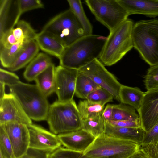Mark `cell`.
<instances>
[{"label": "cell", "mask_w": 158, "mask_h": 158, "mask_svg": "<svg viewBox=\"0 0 158 158\" xmlns=\"http://www.w3.org/2000/svg\"><path fill=\"white\" fill-rule=\"evenodd\" d=\"M10 93L17 98L27 115L35 121L46 120L50 105L36 85L19 81L9 86Z\"/></svg>", "instance_id": "cell-5"}, {"label": "cell", "mask_w": 158, "mask_h": 158, "mask_svg": "<svg viewBox=\"0 0 158 158\" xmlns=\"http://www.w3.org/2000/svg\"><path fill=\"white\" fill-rule=\"evenodd\" d=\"M158 137V123L155 126L149 131L146 132L142 144L140 146L146 145L152 140Z\"/></svg>", "instance_id": "cell-40"}, {"label": "cell", "mask_w": 158, "mask_h": 158, "mask_svg": "<svg viewBox=\"0 0 158 158\" xmlns=\"http://www.w3.org/2000/svg\"><path fill=\"white\" fill-rule=\"evenodd\" d=\"M12 0L0 1V35L7 29V22Z\"/></svg>", "instance_id": "cell-33"}, {"label": "cell", "mask_w": 158, "mask_h": 158, "mask_svg": "<svg viewBox=\"0 0 158 158\" xmlns=\"http://www.w3.org/2000/svg\"><path fill=\"white\" fill-rule=\"evenodd\" d=\"M134 23L128 19L110 31L99 60L105 66L118 62L133 47L132 31Z\"/></svg>", "instance_id": "cell-3"}, {"label": "cell", "mask_w": 158, "mask_h": 158, "mask_svg": "<svg viewBox=\"0 0 158 158\" xmlns=\"http://www.w3.org/2000/svg\"><path fill=\"white\" fill-rule=\"evenodd\" d=\"M41 31L53 35L65 47L86 35L83 27L70 9L52 18Z\"/></svg>", "instance_id": "cell-7"}, {"label": "cell", "mask_w": 158, "mask_h": 158, "mask_svg": "<svg viewBox=\"0 0 158 158\" xmlns=\"http://www.w3.org/2000/svg\"><path fill=\"white\" fill-rule=\"evenodd\" d=\"M78 70L60 65L55 67V92L58 101L68 102L73 100Z\"/></svg>", "instance_id": "cell-10"}, {"label": "cell", "mask_w": 158, "mask_h": 158, "mask_svg": "<svg viewBox=\"0 0 158 158\" xmlns=\"http://www.w3.org/2000/svg\"><path fill=\"white\" fill-rule=\"evenodd\" d=\"M114 104H108L104 109L102 115L105 122L112 120Z\"/></svg>", "instance_id": "cell-41"}, {"label": "cell", "mask_w": 158, "mask_h": 158, "mask_svg": "<svg viewBox=\"0 0 158 158\" xmlns=\"http://www.w3.org/2000/svg\"><path fill=\"white\" fill-rule=\"evenodd\" d=\"M108 122L112 125L119 127L134 128H138L141 127L140 121L112 120Z\"/></svg>", "instance_id": "cell-39"}, {"label": "cell", "mask_w": 158, "mask_h": 158, "mask_svg": "<svg viewBox=\"0 0 158 158\" xmlns=\"http://www.w3.org/2000/svg\"><path fill=\"white\" fill-rule=\"evenodd\" d=\"M0 158H3L2 157L0 156Z\"/></svg>", "instance_id": "cell-44"}, {"label": "cell", "mask_w": 158, "mask_h": 158, "mask_svg": "<svg viewBox=\"0 0 158 158\" xmlns=\"http://www.w3.org/2000/svg\"><path fill=\"white\" fill-rule=\"evenodd\" d=\"M133 47L149 65L158 64V19L140 20L134 24Z\"/></svg>", "instance_id": "cell-4"}, {"label": "cell", "mask_w": 158, "mask_h": 158, "mask_svg": "<svg viewBox=\"0 0 158 158\" xmlns=\"http://www.w3.org/2000/svg\"><path fill=\"white\" fill-rule=\"evenodd\" d=\"M77 107L83 120L91 118L102 114L104 106L86 99L80 101Z\"/></svg>", "instance_id": "cell-29"}, {"label": "cell", "mask_w": 158, "mask_h": 158, "mask_svg": "<svg viewBox=\"0 0 158 158\" xmlns=\"http://www.w3.org/2000/svg\"><path fill=\"white\" fill-rule=\"evenodd\" d=\"M137 111L141 127L148 132L158 123V88L145 92Z\"/></svg>", "instance_id": "cell-12"}, {"label": "cell", "mask_w": 158, "mask_h": 158, "mask_svg": "<svg viewBox=\"0 0 158 158\" xmlns=\"http://www.w3.org/2000/svg\"><path fill=\"white\" fill-rule=\"evenodd\" d=\"M145 92L138 88L122 85L119 94L121 103L132 106L138 111L140 107Z\"/></svg>", "instance_id": "cell-20"}, {"label": "cell", "mask_w": 158, "mask_h": 158, "mask_svg": "<svg viewBox=\"0 0 158 158\" xmlns=\"http://www.w3.org/2000/svg\"><path fill=\"white\" fill-rule=\"evenodd\" d=\"M52 152L29 147L26 152L19 158H50Z\"/></svg>", "instance_id": "cell-36"}, {"label": "cell", "mask_w": 158, "mask_h": 158, "mask_svg": "<svg viewBox=\"0 0 158 158\" xmlns=\"http://www.w3.org/2000/svg\"><path fill=\"white\" fill-rule=\"evenodd\" d=\"M27 126L30 135L29 148L52 152L61 147L57 135L32 123Z\"/></svg>", "instance_id": "cell-13"}, {"label": "cell", "mask_w": 158, "mask_h": 158, "mask_svg": "<svg viewBox=\"0 0 158 158\" xmlns=\"http://www.w3.org/2000/svg\"><path fill=\"white\" fill-rule=\"evenodd\" d=\"M65 148L82 154L93 142L95 137L83 129L57 135Z\"/></svg>", "instance_id": "cell-15"}, {"label": "cell", "mask_w": 158, "mask_h": 158, "mask_svg": "<svg viewBox=\"0 0 158 158\" xmlns=\"http://www.w3.org/2000/svg\"><path fill=\"white\" fill-rule=\"evenodd\" d=\"M39 48L35 40L30 42L17 57L14 62L8 69L15 71L23 68L29 64L39 53Z\"/></svg>", "instance_id": "cell-22"}, {"label": "cell", "mask_w": 158, "mask_h": 158, "mask_svg": "<svg viewBox=\"0 0 158 158\" xmlns=\"http://www.w3.org/2000/svg\"><path fill=\"white\" fill-rule=\"evenodd\" d=\"M129 15L140 14L148 17L158 16V0H117Z\"/></svg>", "instance_id": "cell-16"}, {"label": "cell", "mask_w": 158, "mask_h": 158, "mask_svg": "<svg viewBox=\"0 0 158 158\" xmlns=\"http://www.w3.org/2000/svg\"><path fill=\"white\" fill-rule=\"evenodd\" d=\"M12 122L27 126L32 123L17 98L10 93L0 101V125Z\"/></svg>", "instance_id": "cell-11"}, {"label": "cell", "mask_w": 158, "mask_h": 158, "mask_svg": "<svg viewBox=\"0 0 158 158\" xmlns=\"http://www.w3.org/2000/svg\"><path fill=\"white\" fill-rule=\"evenodd\" d=\"M112 120L140 121L139 115L134 108L122 103L114 105Z\"/></svg>", "instance_id": "cell-27"}, {"label": "cell", "mask_w": 158, "mask_h": 158, "mask_svg": "<svg viewBox=\"0 0 158 158\" xmlns=\"http://www.w3.org/2000/svg\"><path fill=\"white\" fill-rule=\"evenodd\" d=\"M5 85L0 82V101H1L5 96Z\"/></svg>", "instance_id": "cell-43"}, {"label": "cell", "mask_w": 158, "mask_h": 158, "mask_svg": "<svg viewBox=\"0 0 158 158\" xmlns=\"http://www.w3.org/2000/svg\"><path fill=\"white\" fill-rule=\"evenodd\" d=\"M104 133L109 136L131 141L141 145L146 132L142 127L138 128L119 127L105 122Z\"/></svg>", "instance_id": "cell-17"}, {"label": "cell", "mask_w": 158, "mask_h": 158, "mask_svg": "<svg viewBox=\"0 0 158 158\" xmlns=\"http://www.w3.org/2000/svg\"><path fill=\"white\" fill-rule=\"evenodd\" d=\"M20 81L18 76L15 73L0 69V82L8 87L15 85Z\"/></svg>", "instance_id": "cell-35"}, {"label": "cell", "mask_w": 158, "mask_h": 158, "mask_svg": "<svg viewBox=\"0 0 158 158\" xmlns=\"http://www.w3.org/2000/svg\"><path fill=\"white\" fill-rule=\"evenodd\" d=\"M139 144L106 134L95 139L81 158H130L140 148Z\"/></svg>", "instance_id": "cell-2"}, {"label": "cell", "mask_w": 158, "mask_h": 158, "mask_svg": "<svg viewBox=\"0 0 158 158\" xmlns=\"http://www.w3.org/2000/svg\"><path fill=\"white\" fill-rule=\"evenodd\" d=\"M17 13L13 22L11 28L14 27L19 21L20 16L23 13L32 10L42 8L44 5L41 1L39 0H18L15 2Z\"/></svg>", "instance_id": "cell-30"}, {"label": "cell", "mask_w": 158, "mask_h": 158, "mask_svg": "<svg viewBox=\"0 0 158 158\" xmlns=\"http://www.w3.org/2000/svg\"><path fill=\"white\" fill-rule=\"evenodd\" d=\"M82 120L73 99L54 102L50 106L46 120L51 131L58 135L81 129Z\"/></svg>", "instance_id": "cell-6"}, {"label": "cell", "mask_w": 158, "mask_h": 158, "mask_svg": "<svg viewBox=\"0 0 158 158\" xmlns=\"http://www.w3.org/2000/svg\"><path fill=\"white\" fill-rule=\"evenodd\" d=\"M78 70L89 77L101 88L109 92L114 99L119 101L121 84L98 59L94 60Z\"/></svg>", "instance_id": "cell-9"}, {"label": "cell", "mask_w": 158, "mask_h": 158, "mask_svg": "<svg viewBox=\"0 0 158 158\" xmlns=\"http://www.w3.org/2000/svg\"><path fill=\"white\" fill-rule=\"evenodd\" d=\"M85 2L96 19L111 31L129 15L117 0H86Z\"/></svg>", "instance_id": "cell-8"}, {"label": "cell", "mask_w": 158, "mask_h": 158, "mask_svg": "<svg viewBox=\"0 0 158 158\" xmlns=\"http://www.w3.org/2000/svg\"><path fill=\"white\" fill-rule=\"evenodd\" d=\"M76 153L61 147L51 154L50 158H76Z\"/></svg>", "instance_id": "cell-38"}, {"label": "cell", "mask_w": 158, "mask_h": 158, "mask_svg": "<svg viewBox=\"0 0 158 158\" xmlns=\"http://www.w3.org/2000/svg\"><path fill=\"white\" fill-rule=\"evenodd\" d=\"M10 28L17 42H29L35 40L37 34L31 25L24 20H19L14 27Z\"/></svg>", "instance_id": "cell-26"}, {"label": "cell", "mask_w": 158, "mask_h": 158, "mask_svg": "<svg viewBox=\"0 0 158 158\" xmlns=\"http://www.w3.org/2000/svg\"><path fill=\"white\" fill-rule=\"evenodd\" d=\"M107 37L97 35H85L65 47L59 59L60 65L78 70L99 59Z\"/></svg>", "instance_id": "cell-1"}, {"label": "cell", "mask_w": 158, "mask_h": 158, "mask_svg": "<svg viewBox=\"0 0 158 158\" xmlns=\"http://www.w3.org/2000/svg\"><path fill=\"white\" fill-rule=\"evenodd\" d=\"M0 154L3 158H15L12 144L2 126H0Z\"/></svg>", "instance_id": "cell-31"}, {"label": "cell", "mask_w": 158, "mask_h": 158, "mask_svg": "<svg viewBox=\"0 0 158 158\" xmlns=\"http://www.w3.org/2000/svg\"><path fill=\"white\" fill-rule=\"evenodd\" d=\"M112 95L106 89L100 88L90 94L86 100L103 106L106 103L113 101Z\"/></svg>", "instance_id": "cell-32"}, {"label": "cell", "mask_w": 158, "mask_h": 158, "mask_svg": "<svg viewBox=\"0 0 158 158\" xmlns=\"http://www.w3.org/2000/svg\"><path fill=\"white\" fill-rule=\"evenodd\" d=\"M144 82L147 91L158 88V64L148 69Z\"/></svg>", "instance_id": "cell-34"}, {"label": "cell", "mask_w": 158, "mask_h": 158, "mask_svg": "<svg viewBox=\"0 0 158 158\" xmlns=\"http://www.w3.org/2000/svg\"><path fill=\"white\" fill-rule=\"evenodd\" d=\"M55 67L52 63L35 80L36 85L46 97L55 92Z\"/></svg>", "instance_id": "cell-21"}, {"label": "cell", "mask_w": 158, "mask_h": 158, "mask_svg": "<svg viewBox=\"0 0 158 158\" xmlns=\"http://www.w3.org/2000/svg\"><path fill=\"white\" fill-rule=\"evenodd\" d=\"M100 88L89 77L78 71L75 94L77 97L86 99L90 94Z\"/></svg>", "instance_id": "cell-23"}, {"label": "cell", "mask_w": 158, "mask_h": 158, "mask_svg": "<svg viewBox=\"0 0 158 158\" xmlns=\"http://www.w3.org/2000/svg\"><path fill=\"white\" fill-rule=\"evenodd\" d=\"M0 126L2 127L9 138L15 158L23 155L29 148L30 135L27 125L12 122Z\"/></svg>", "instance_id": "cell-14"}, {"label": "cell", "mask_w": 158, "mask_h": 158, "mask_svg": "<svg viewBox=\"0 0 158 158\" xmlns=\"http://www.w3.org/2000/svg\"><path fill=\"white\" fill-rule=\"evenodd\" d=\"M130 158H150L145 152L140 148Z\"/></svg>", "instance_id": "cell-42"}, {"label": "cell", "mask_w": 158, "mask_h": 158, "mask_svg": "<svg viewBox=\"0 0 158 158\" xmlns=\"http://www.w3.org/2000/svg\"><path fill=\"white\" fill-rule=\"evenodd\" d=\"M35 40L40 49L59 59L65 47L62 42L52 34L41 31L37 33Z\"/></svg>", "instance_id": "cell-18"}, {"label": "cell", "mask_w": 158, "mask_h": 158, "mask_svg": "<svg viewBox=\"0 0 158 158\" xmlns=\"http://www.w3.org/2000/svg\"><path fill=\"white\" fill-rule=\"evenodd\" d=\"M70 9L73 12L82 26L86 35L92 34L93 27L84 11L82 3L80 0L67 1Z\"/></svg>", "instance_id": "cell-25"}, {"label": "cell", "mask_w": 158, "mask_h": 158, "mask_svg": "<svg viewBox=\"0 0 158 158\" xmlns=\"http://www.w3.org/2000/svg\"><path fill=\"white\" fill-rule=\"evenodd\" d=\"M140 148L150 158H158V137L146 145L140 146Z\"/></svg>", "instance_id": "cell-37"}, {"label": "cell", "mask_w": 158, "mask_h": 158, "mask_svg": "<svg viewBox=\"0 0 158 158\" xmlns=\"http://www.w3.org/2000/svg\"><path fill=\"white\" fill-rule=\"evenodd\" d=\"M29 42H18L9 48L0 49V60L2 66L7 69L10 67Z\"/></svg>", "instance_id": "cell-24"}, {"label": "cell", "mask_w": 158, "mask_h": 158, "mask_svg": "<svg viewBox=\"0 0 158 158\" xmlns=\"http://www.w3.org/2000/svg\"><path fill=\"white\" fill-rule=\"evenodd\" d=\"M52 64L51 57L43 53H39L28 64L23 75L27 81H35L37 77Z\"/></svg>", "instance_id": "cell-19"}, {"label": "cell", "mask_w": 158, "mask_h": 158, "mask_svg": "<svg viewBox=\"0 0 158 158\" xmlns=\"http://www.w3.org/2000/svg\"><path fill=\"white\" fill-rule=\"evenodd\" d=\"M102 114L94 117L82 120L81 129L95 138L104 132L105 121Z\"/></svg>", "instance_id": "cell-28"}]
</instances>
